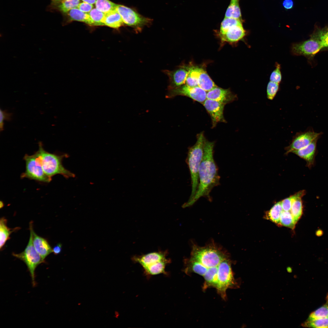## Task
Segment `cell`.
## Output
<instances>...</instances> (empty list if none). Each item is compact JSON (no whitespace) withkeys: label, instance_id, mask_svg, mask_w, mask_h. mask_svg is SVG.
I'll list each match as a JSON object with an SVG mask.
<instances>
[{"label":"cell","instance_id":"cell-1","mask_svg":"<svg viewBox=\"0 0 328 328\" xmlns=\"http://www.w3.org/2000/svg\"><path fill=\"white\" fill-rule=\"evenodd\" d=\"M214 143L206 139L203 153L199 170V184L193 198L182 207L186 208L193 205L201 197L211 200L210 193L213 189L219 184L220 177L214 157Z\"/></svg>","mask_w":328,"mask_h":328},{"label":"cell","instance_id":"cell-2","mask_svg":"<svg viewBox=\"0 0 328 328\" xmlns=\"http://www.w3.org/2000/svg\"><path fill=\"white\" fill-rule=\"evenodd\" d=\"M38 150L35 153L45 173L52 177L59 174L66 178L74 177L75 175L66 169L62 164L64 158L68 157L66 154L58 155L49 152L43 148L41 142L39 143Z\"/></svg>","mask_w":328,"mask_h":328},{"label":"cell","instance_id":"cell-3","mask_svg":"<svg viewBox=\"0 0 328 328\" xmlns=\"http://www.w3.org/2000/svg\"><path fill=\"white\" fill-rule=\"evenodd\" d=\"M206 139L203 132L198 134L195 144L190 147L188 152L186 161L190 172L191 192L187 201H190L195 195L199 184V170L203 153Z\"/></svg>","mask_w":328,"mask_h":328},{"label":"cell","instance_id":"cell-4","mask_svg":"<svg viewBox=\"0 0 328 328\" xmlns=\"http://www.w3.org/2000/svg\"><path fill=\"white\" fill-rule=\"evenodd\" d=\"M228 256L220 248L214 245L201 247L193 246L190 258L208 268L218 266Z\"/></svg>","mask_w":328,"mask_h":328},{"label":"cell","instance_id":"cell-5","mask_svg":"<svg viewBox=\"0 0 328 328\" xmlns=\"http://www.w3.org/2000/svg\"><path fill=\"white\" fill-rule=\"evenodd\" d=\"M32 222L29 223L30 235L28 244L24 251L19 253H13L14 257L23 261L26 264L30 273L33 286L36 285L35 271L39 264L44 262V260L35 249L33 243V235L32 230Z\"/></svg>","mask_w":328,"mask_h":328},{"label":"cell","instance_id":"cell-6","mask_svg":"<svg viewBox=\"0 0 328 328\" xmlns=\"http://www.w3.org/2000/svg\"><path fill=\"white\" fill-rule=\"evenodd\" d=\"M236 285L231 262L227 258L221 262L218 266L217 284L216 289L221 297L225 299L227 290L235 287Z\"/></svg>","mask_w":328,"mask_h":328},{"label":"cell","instance_id":"cell-7","mask_svg":"<svg viewBox=\"0 0 328 328\" xmlns=\"http://www.w3.org/2000/svg\"><path fill=\"white\" fill-rule=\"evenodd\" d=\"M24 159L26 162V169L21 176L22 178L46 183L50 182L51 178L44 171L36 153L32 155L26 154Z\"/></svg>","mask_w":328,"mask_h":328},{"label":"cell","instance_id":"cell-8","mask_svg":"<svg viewBox=\"0 0 328 328\" xmlns=\"http://www.w3.org/2000/svg\"><path fill=\"white\" fill-rule=\"evenodd\" d=\"M116 10L121 16L124 24L140 31L144 26L150 23L151 19L144 17L134 10L121 5L117 4Z\"/></svg>","mask_w":328,"mask_h":328},{"label":"cell","instance_id":"cell-9","mask_svg":"<svg viewBox=\"0 0 328 328\" xmlns=\"http://www.w3.org/2000/svg\"><path fill=\"white\" fill-rule=\"evenodd\" d=\"M323 48L318 40L310 37L305 41L293 44L291 49L292 53L295 55L311 57Z\"/></svg>","mask_w":328,"mask_h":328},{"label":"cell","instance_id":"cell-10","mask_svg":"<svg viewBox=\"0 0 328 328\" xmlns=\"http://www.w3.org/2000/svg\"><path fill=\"white\" fill-rule=\"evenodd\" d=\"M207 94L206 91L199 86L190 87L184 84L170 90L168 97H173L178 95L184 96L203 103L207 99Z\"/></svg>","mask_w":328,"mask_h":328},{"label":"cell","instance_id":"cell-11","mask_svg":"<svg viewBox=\"0 0 328 328\" xmlns=\"http://www.w3.org/2000/svg\"><path fill=\"white\" fill-rule=\"evenodd\" d=\"M321 134V133H317L311 130L297 134L288 147L287 152H292L306 147L315 139L319 138Z\"/></svg>","mask_w":328,"mask_h":328},{"label":"cell","instance_id":"cell-12","mask_svg":"<svg viewBox=\"0 0 328 328\" xmlns=\"http://www.w3.org/2000/svg\"><path fill=\"white\" fill-rule=\"evenodd\" d=\"M203 104L211 117L213 127L218 122H226L224 116V104L207 99Z\"/></svg>","mask_w":328,"mask_h":328},{"label":"cell","instance_id":"cell-13","mask_svg":"<svg viewBox=\"0 0 328 328\" xmlns=\"http://www.w3.org/2000/svg\"><path fill=\"white\" fill-rule=\"evenodd\" d=\"M167 253L166 251H159L149 253L140 256H135L132 258L135 262L140 264L143 269L162 261L167 259Z\"/></svg>","mask_w":328,"mask_h":328},{"label":"cell","instance_id":"cell-14","mask_svg":"<svg viewBox=\"0 0 328 328\" xmlns=\"http://www.w3.org/2000/svg\"><path fill=\"white\" fill-rule=\"evenodd\" d=\"M237 97L229 89L217 86L207 92V99L220 102L225 105L236 100Z\"/></svg>","mask_w":328,"mask_h":328},{"label":"cell","instance_id":"cell-15","mask_svg":"<svg viewBox=\"0 0 328 328\" xmlns=\"http://www.w3.org/2000/svg\"><path fill=\"white\" fill-rule=\"evenodd\" d=\"M190 67H183L174 70L167 71L166 72L170 81L169 88L171 90L185 84Z\"/></svg>","mask_w":328,"mask_h":328},{"label":"cell","instance_id":"cell-16","mask_svg":"<svg viewBox=\"0 0 328 328\" xmlns=\"http://www.w3.org/2000/svg\"><path fill=\"white\" fill-rule=\"evenodd\" d=\"M32 225V230L33 246L37 252L44 260L50 254L53 252V248L45 238L36 234L34 231Z\"/></svg>","mask_w":328,"mask_h":328},{"label":"cell","instance_id":"cell-17","mask_svg":"<svg viewBox=\"0 0 328 328\" xmlns=\"http://www.w3.org/2000/svg\"><path fill=\"white\" fill-rule=\"evenodd\" d=\"M245 35L246 31L242 24L232 27L225 33L220 35V36L223 42L234 43L242 39Z\"/></svg>","mask_w":328,"mask_h":328},{"label":"cell","instance_id":"cell-18","mask_svg":"<svg viewBox=\"0 0 328 328\" xmlns=\"http://www.w3.org/2000/svg\"><path fill=\"white\" fill-rule=\"evenodd\" d=\"M318 138L315 139L306 147L292 152L305 159L309 167L311 166L314 162L317 142Z\"/></svg>","mask_w":328,"mask_h":328},{"label":"cell","instance_id":"cell-19","mask_svg":"<svg viewBox=\"0 0 328 328\" xmlns=\"http://www.w3.org/2000/svg\"><path fill=\"white\" fill-rule=\"evenodd\" d=\"M305 194V192L303 190L291 196L292 203L290 212L296 223L302 214V205L301 198Z\"/></svg>","mask_w":328,"mask_h":328},{"label":"cell","instance_id":"cell-20","mask_svg":"<svg viewBox=\"0 0 328 328\" xmlns=\"http://www.w3.org/2000/svg\"><path fill=\"white\" fill-rule=\"evenodd\" d=\"M196 67L199 87L208 92L217 86L203 68Z\"/></svg>","mask_w":328,"mask_h":328},{"label":"cell","instance_id":"cell-21","mask_svg":"<svg viewBox=\"0 0 328 328\" xmlns=\"http://www.w3.org/2000/svg\"><path fill=\"white\" fill-rule=\"evenodd\" d=\"M7 221L4 217H2L0 220V248H2L6 242L9 240L10 234L13 232L18 230L19 227H16L13 229L8 227Z\"/></svg>","mask_w":328,"mask_h":328},{"label":"cell","instance_id":"cell-22","mask_svg":"<svg viewBox=\"0 0 328 328\" xmlns=\"http://www.w3.org/2000/svg\"><path fill=\"white\" fill-rule=\"evenodd\" d=\"M105 15L104 25L118 29L124 24L121 16L116 10L110 12Z\"/></svg>","mask_w":328,"mask_h":328},{"label":"cell","instance_id":"cell-23","mask_svg":"<svg viewBox=\"0 0 328 328\" xmlns=\"http://www.w3.org/2000/svg\"><path fill=\"white\" fill-rule=\"evenodd\" d=\"M218 266L208 268L203 277L204 279L203 286V290L210 287L216 288L217 284Z\"/></svg>","mask_w":328,"mask_h":328},{"label":"cell","instance_id":"cell-24","mask_svg":"<svg viewBox=\"0 0 328 328\" xmlns=\"http://www.w3.org/2000/svg\"><path fill=\"white\" fill-rule=\"evenodd\" d=\"M170 261L168 258L149 266L143 269L144 273L149 277L161 274L166 275L167 273L165 271V268L166 265L170 262Z\"/></svg>","mask_w":328,"mask_h":328},{"label":"cell","instance_id":"cell-25","mask_svg":"<svg viewBox=\"0 0 328 328\" xmlns=\"http://www.w3.org/2000/svg\"><path fill=\"white\" fill-rule=\"evenodd\" d=\"M71 20L84 22L93 26V22L88 13L84 12L78 8L71 9L67 13Z\"/></svg>","mask_w":328,"mask_h":328},{"label":"cell","instance_id":"cell-26","mask_svg":"<svg viewBox=\"0 0 328 328\" xmlns=\"http://www.w3.org/2000/svg\"><path fill=\"white\" fill-rule=\"evenodd\" d=\"M310 37L318 40L323 48H328V27L316 28Z\"/></svg>","mask_w":328,"mask_h":328},{"label":"cell","instance_id":"cell-27","mask_svg":"<svg viewBox=\"0 0 328 328\" xmlns=\"http://www.w3.org/2000/svg\"><path fill=\"white\" fill-rule=\"evenodd\" d=\"M239 0H230L226 11L224 17H230L241 20V15L239 4Z\"/></svg>","mask_w":328,"mask_h":328},{"label":"cell","instance_id":"cell-28","mask_svg":"<svg viewBox=\"0 0 328 328\" xmlns=\"http://www.w3.org/2000/svg\"><path fill=\"white\" fill-rule=\"evenodd\" d=\"M283 211L281 202H279L275 204L268 212L267 217L273 222L279 224L280 216Z\"/></svg>","mask_w":328,"mask_h":328},{"label":"cell","instance_id":"cell-29","mask_svg":"<svg viewBox=\"0 0 328 328\" xmlns=\"http://www.w3.org/2000/svg\"><path fill=\"white\" fill-rule=\"evenodd\" d=\"M326 302L322 306L311 313L307 318V320L328 317V294L326 298Z\"/></svg>","mask_w":328,"mask_h":328},{"label":"cell","instance_id":"cell-30","mask_svg":"<svg viewBox=\"0 0 328 328\" xmlns=\"http://www.w3.org/2000/svg\"><path fill=\"white\" fill-rule=\"evenodd\" d=\"M117 5L109 0H97L95 3L96 8L105 14L116 10Z\"/></svg>","mask_w":328,"mask_h":328},{"label":"cell","instance_id":"cell-31","mask_svg":"<svg viewBox=\"0 0 328 328\" xmlns=\"http://www.w3.org/2000/svg\"><path fill=\"white\" fill-rule=\"evenodd\" d=\"M241 20L230 17H224L221 22L220 35L224 34L230 28L237 25L242 24Z\"/></svg>","mask_w":328,"mask_h":328},{"label":"cell","instance_id":"cell-32","mask_svg":"<svg viewBox=\"0 0 328 328\" xmlns=\"http://www.w3.org/2000/svg\"><path fill=\"white\" fill-rule=\"evenodd\" d=\"M80 0H66L54 5L61 12L67 13L72 9L77 8Z\"/></svg>","mask_w":328,"mask_h":328},{"label":"cell","instance_id":"cell-33","mask_svg":"<svg viewBox=\"0 0 328 328\" xmlns=\"http://www.w3.org/2000/svg\"><path fill=\"white\" fill-rule=\"evenodd\" d=\"M93 22V26L104 25L105 14L96 8H93L88 13Z\"/></svg>","mask_w":328,"mask_h":328},{"label":"cell","instance_id":"cell-34","mask_svg":"<svg viewBox=\"0 0 328 328\" xmlns=\"http://www.w3.org/2000/svg\"><path fill=\"white\" fill-rule=\"evenodd\" d=\"M296 223L290 211L283 210L280 216L279 224L293 229Z\"/></svg>","mask_w":328,"mask_h":328},{"label":"cell","instance_id":"cell-35","mask_svg":"<svg viewBox=\"0 0 328 328\" xmlns=\"http://www.w3.org/2000/svg\"><path fill=\"white\" fill-rule=\"evenodd\" d=\"M304 327L315 328H328V317L312 320H306L302 324Z\"/></svg>","mask_w":328,"mask_h":328},{"label":"cell","instance_id":"cell-36","mask_svg":"<svg viewBox=\"0 0 328 328\" xmlns=\"http://www.w3.org/2000/svg\"><path fill=\"white\" fill-rule=\"evenodd\" d=\"M186 84L190 87L198 86L196 67H190L189 73L186 77Z\"/></svg>","mask_w":328,"mask_h":328},{"label":"cell","instance_id":"cell-37","mask_svg":"<svg viewBox=\"0 0 328 328\" xmlns=\"http://www.w3.org/2000/svg\"><path fill=\"white\" fill-rule=\"evenodd\" d=\"M279 89V84L270 81L267 84V98L270 100H273L276 96Z\"/></svg>","mask_w":328,"mask_h":328},{"label":"cell","instance_id":"cell-38","mask_svg":"<svg viewBox=\"0 0 328 328\" xmlns=\"http://www.w3.org/2000/svg\"><path fill=\"white\" fill-rule=\"evenodd\" d=\"M275 68L271 73L270 77V81L279 84L282 79L281 66L278 63H275Z\"/></svg>","mask_w":328,"mask_h":328},{"label":"cell","instance_id":"cell-39","mask_svg":"<svg viewBox=\"0 0 328 328\" xmlns=\"http://www.w3.org/2000/svg\"><path fill=\"white\" fill-rule=\"evenodd\" d=\"M12 113L9 112L6 110H3L0 109V131L1 132L3 131L4 130V121L5 120L10 121L12 119Z\"/></svg>","mask_w":328,"mask_h":328},{"label":"cell","instance_id":"cell-40","mask_svg":"<svg viewBox=\"0 0 328 328\" xmlns=\"http://www.w3.org/2000/svg\"><path fill=\"white\" fill-rule=\"evenodd\" d=\"M93 8V6L92 5L84 2L80 3L77 8L80 11L87 13H88Z\"/></svg>","mask_w":328,"mask_h":328},{"label":"cell","instance_id":"cell-41","mask_svg":"<svg viewBox=\"0 0 328 328\" xmlns=\"http://www.w3.org/2000/svg\"><path fill=\"white\" fill-rule=\"evenodd\" d=\"M292 203V196L286 198L281 201V205L283 211H290Z\"/></svg>","mask_w":328,"mask_h":328},{"label":"cell","instance_id":"cell-42","mask_svg":"<svg viewBox=\"0 0 328 328\" xmlns=\"http://www.w3.org/2000/svg\"><path fill=\"white\" fill-rule=\"evenodd\" d=\"M62 245L61 243H59L55 246L53 248V252L55 255L60 253L61 251Z\"/></svg>","mask_w":328,"mask_h":328},{"label":"cell","instance_id":"cell-43","mask_svg":"<svg viewBox=\"0 0 328 328\" xmlns=\"http://www.w3.org/2000/svg\"><path fill=\"white\" fill-rule=\"evenodd\" d=\"M283 5L286 9H291L293 5V2L292 0H284L283 2Z\"/></svg>","mask_w":328,"mask_h":328},{"label":"cell","instance_id":"cell-44","mask_svg":"<svg viewBox=\"0 0 328 328\" xmlns=\"http://www.w3.org/2000/svg\"><path fill=\"white\" fill-rule=\"evenodd\" d=\"M83 2L90 4L93 5L95 3L97 0H81Z\"/></svg>","mask_w":328,"mask_h":328},{"label":"cell","instance_id":"cell-45","mask_svg":"<svg viewBox=\"0 0 328 328\" xmlns=\"http://www.w3.org/2000/svg\"><path fill=\"white\" fill-rule=\"evenodd\" d=\"M65 0H51L52 3L53 5H55L59 3H60L61 2Z\"/></svg>","mask_w":328,"mask_h":328}]
</instances>
